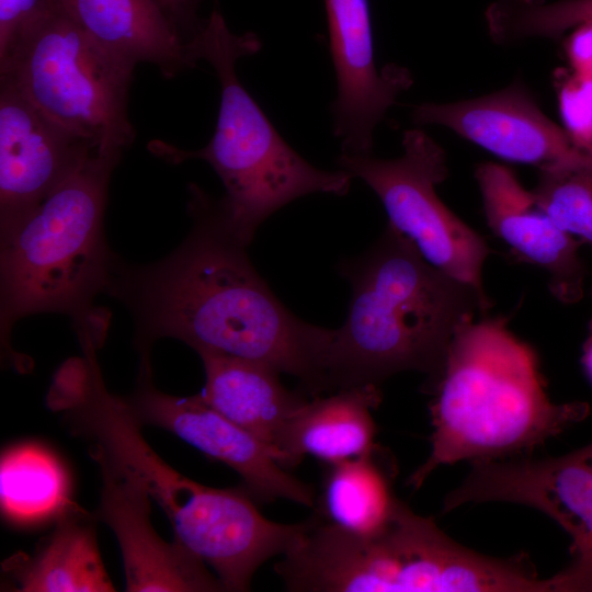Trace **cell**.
<instances>
[{
	"mask_svg": "<svg viewBox=\"0 0 592 592\" xmlns=\"http://www.w3.org/2000/svg\"><path fill=\"white\" fill-rule=\"evenodd\" d=\"M193 220L185 239L147 264L115 257L105 294L121 301L135 325L141 356L172 338L197 353L215 352L264 363L326 391L325 360L332 329L294 315L249 259L250 246L217 198L191 185Z\"/></svg>",
	"mask_w": 592,
	"mask_h": 592,
	"instance_id": "6da1fadb",
	"label": "cell"
},
{
	"mask_svg": "<svg viewBox=\"0 0 592 592\" xmlns=\"http://www.w3.org/2000/svg\"><path fill=\"white\" fill-rule=\"evenodd\" d=\"M351 284L346 318L332 329L326 391L375 385L405 371L439 380L457 330L491 304L473 286L429 263L403 235L385 228L362 255L340 263Z\"/></svg>",
	"mask_w": 592,
	"mask_h": 592,
	"instance_id": "7a4b0ae2",
	"label": "cell"
},
{
	"mask_svg": "<svg viewBox=\"0 0 592 592\" xmlns=\"http://www.w3.org/2000/svg\"><path fill=\"white\" fill-rule=\"evenodd\" d=\"M429 394L431 451L407 480L414 490L442 465L527 457L590 413L588 402L549 399L535 350L503 317L457 330Z\"/></svg>",
	"mask_w": 592,
	"mask_h": 592,
	"instance_id": "3957f363",
	"label": "cell"
},
{
	"mask_svg": "<svg viewBox=\"0 0 592 592\" xmlns=\"http://www.w3.org/2000/svg\"><path fill=\"white\" fill-rule=\"evenodd\" d=\"M123 152L95 150L15 228L0 237V337L35 314L69 316L99 349L109 315L94 307L116 257L106 242L110 179Z\"/></svg>",
	"mask_w": 592,
	"mask_h": 592,
	"instance_id": "277c9868",
	"label": "cell"
},
{
	"mask_svg": "<svg viewBox=\"0 0 592 592\" xmlns=\"http://www.w3.org/2000/svg\"><path fill=\"white\" fill-rule=\"evenodd\" d=\"M274 570L296 592H550L525 554L493 558L468 549L400 499L371 533L311 516L301 542Z\"/></svg>",
	"mask_w": 592,
	"mask_h": 592,
	"instance_id": "5b68a950",
	"label": "cell"
},
{
	"mask_svg": "<svg viewBox=\"0 0 592 592\" xmlns=\"http://www.w3.org/2000/svg\"><path fill=\"white\" fill-rule=\"evenodd\" d=\"M260 48L254 34H234L221 14L213 11L189 42V49L195 64L205 60L214 68L220 83L214 135L195 151L152 145L157 155L171 162L202 159L213 167L225 187L218 203L248 243L261 224L283 206L312 193L344 195L352 181L342 169L322 170L305 160L240 83L237 60Z\"/></svg>",
	"mask_w": 592,
	"mask_h": 592,
	"instance_id": "8992f818",
	"label": "cell"
},
{
	"mask_svg": "<svg viewBox=\"0 0 592 592\" xmlns=\"http://www.w3.org/2000/svg\"><path fill=\"white\" fill-rule=\"evenodd\" d=\"M135 67L53 0L0 59V76L66 129L101 150L124 152L135 138L127 112Z\"/></svg>",
	"mask_w": 592,
	"mask_h": 592,
	"instance_id": "52a82bcc",
	"label": "cell"
},
{
	"mask_svg": "<svg viewBox=\"0 0 592 592\" xmlns=\"http://www.w3.org/2000/svg\"><path fill=\"white\" fill-rule=\"evenodd\" d=\"M402 148L403 153L395 159L341 153L338 166L375 192L388 225L407 237L429 263L488 297L482 270L490 249L435 191L448 175L445 151L420 129L405 132Z\"/></svg>",
	"mask_w": 592,
	"mask_h": 592,
	"instance_id": "ba28073f",
	"label": "cell"
},
{
	"mask_svg": "<svg viewBox=\"0 0 592 592\" xmlns=\"http://www.w3.org/2000/svg\"><path fill=\"white\" fill-rule=\"evenodd\" d=\"M493 501L538 510L571 538V560L549 578L551 592H592V442L557 457L471 462L443 513Z\"/></svg>",
	"mask_w": 592,
	"mask_h": 592,
	"instance_id": "9c48e42d",
	"label": "cell"
},
{
	"mask_svg": "<svg viewBox=\"0 0 592 592\" xmlns=\"http://www.w3.org/2000/svg\"><path fill=\"white\" fill-rule=\"evenodd\" d=\"M140 424L175 434L234 469L257 501L289 500L314 506L311 487L289 475L254 435L225 418L202 397H177L157 389L149 357H143L136 391L127 399Z\"/></svg>",
	"mask_w": 592,
	"mask_h": 592,
	"instance_id": "30bf717a",
	"label": "cell"
},
{
	"mask_svg": "<svg viewBox=\"0 0 592 592\" xmlns=\"http://www.w3.org/2000/svg\"><path fill=\"white\" fill-rule=\"evenodd\" d=\"M95 150L101 149L47 117L0 76V237Z\"/></svg>",
	"mask_w": 592,
	"mask_h": 592,
	"instance_id": "8fae6325",
	"label": "cell"
},
{
	"mask_svg": "<svg viewBox=\"0 0 592 592\" xmlns=\"http://www.w3.org/2000/svg\"><path fill=\"white\" fill-rule=\"evenodd\" d=\"M412 118L447 127L501 159L539 171L592 169V149L576 144L550 121L521 83L471 100L422 103Z\"/></svg>",
	"mask_w": 592,
	"mask_h": 592,
	"instance_id": "7c38bea8",
	"label": "cell"
},
{
	"mask_svg": "<svg viewBox=\"0 0 592 592\" xmlns=\"http://www.w3.org/2000/svg\"><path fill=\"white\" fill-rule=\"evenodd\" d=\"M102 478L99 517L114 532L130 592H209L225 590L205 563L173 540H163L150 522L151 497L140 480L92 444Z\"/></svg>",
	"mask_w": 592,
	"mask_h": 592,
	"instance_id": "4fadbf2b",
	"label": "cell"
},
{
	"mask_svg": "<svg viewBox=\"0 0 592 592\" xmlns=\"http://www.w3.org/2000/svg\"><path fill=\"white\" fill-rule=\"evenodd\" d=\"M338 92L331 105L334 135L345 155H372L374 130L412 82L411 72L377 70L367 0H325Z\"/></svg>",
	"mask_w": 592,
	"mask_h": 592,
	"instance_id": "5bb4252c",
	"label": "cell"
},
{
	"mask_svg": "<svg viewBox=\"0 0 592 592\" xmlns=\"http://www.w3.org/2000/svg\"><path fill=\"white\" fill-rule=\"evenodd\" d=\"M488 227L516 258L545 271L550 293L563 304L583 296L580 241L561 230L508 167L486 162L475 172Z\"/></svg>",
	"mask_w": 592,
	"mask_h": 592,
	"instance_id": "9a60e30c",
	"label": "cell"
},
{
	"mask_svg": "<svg viewBox=\"0 0 592 592\" xmlns=\"http://www.w3.org/2000/svg\"><path fill=\"white\" fill-rule=\"evenodd\" d=\"M382 402L379 386L337 390L307 401L287 422L276 444L283 467L298 465L307 456L322 462L363 456L376 447L377 428L372 410Z\"/></svg>",
	"mask_w": 592,
	"mask_h": 592,
	"instance_id": "2e32d148",
	"label": "cell"
},
{
	"mask_svg": "<svg viewBox=\"0 0 592 592\" xmlns=\"http://www.w3.org/2000/svg\"><path fill=\"white\" fill-rule=\"evenodd\" d=\"M198 355L205 371L203 399L267 445L277 459L285 425L308 401L304 392L284 387L280 372L264 363L215 352Z\"/></svg>",
	"mask_w": 592,
	"mask_h": 592,
	"instance_id": "e0dca14e",
	"label": "cell"
},
{
	"mask_svg": "<svg viewBox=\"0 0 592 592\" xmlns=\"http://www.w3.org/2000/svg\"><path fill=\"white\" fill-rule=\"evenodd\" d=\"M59 1L98 42L134 65L153 64L169 78L195 65L157 0Z\"/></svg>",
	"mask_w": 592,
	"mask_h": 592,
	"instance_id": "ac0fdd59",
	"label": "cell"
},
{
	"mask_svg": "<svg viewBox=\"0 0 592 592\" xmlns=\"http://www.w3.org/2000/svg\"><path fill=\"white\" fill-rule=\"evenodd\" d=\"M3 570L22 592H110L91 517L77 506L56 521L54 532L33 555L19 554Z\"/></svg>",
	"mask_w": 592,
	"mask_h": 592,
	"instance_id": "d6986e66",
	"label": "cell"
},
{
	"mask_svg": "<svg viewBox=\"0 0 592 592\" xmlns=\"http://www.w3.org/2000/svg\"><path fill=\"white\" fill-rule=\"evenodd\" d=\"M326 465L315 515L355 533L382 527L399 501L394 491L397 470L390 452L376 445L363 456Z\"/></svg>",
	"mask_w": 592,
	"mask_h": 592,
	"instance_id": "ffe728a7",
	"label": "cell"
},
{
	"mask_svg": "<svg viewBox=\"0 0 592 592\" xmlns=\"http://www.w3.org/2000/svg\"><path fill=\"white\" fill-rule=\"evenodd\" d=\"M62 462L47 447L22 443L8 448L0 463V502L14 525L36 526L57 521L76 503Z\"/></svg>",
	"mask_w": 592,
	"mask_h": 592,
	"instance_id": "44dd1931",
	"label": "cell"
},
{
	"mask_svg": "<svg viewBox=\"0 0 592 592\" xmlns=\"http://www.w3.org/2000/svg\"><path fill=\"white\" fill-rule=\"evenodd\" d=\"M491 38L510 44L531 37L559 38L592 23V0H496L486 11Z\"/></svg>",
	"mask_w": 592,
	"mask_h": 592,
	"instance_id": "7402d4cb",
	"label": "cell"
},
{
	"mask_svg": "<svg viewBox=\"0 0 592 592\" xmlns=\"http://www.w3.org/2000/svg\"><path fill=\"white\" fill-rule=\"evenodd\" d=\"M532 192L561 230L592 247V169L540 170Z\"/></svg>",
	"mask_w": 592,
	"mask_h": 592,
	"instance_id": "603a6c76",
	"label": "cell"
},
{
	"mask_svg": "<svg viewBox=\"0 0 592 592\" xmlns=\"http://www.w3.org/2000/svg\"><path fill=\"white\" fill-rule=\"evenodd\" d=\"M556 90L563 129L576 144L592 149V77L560 69Z\"/></svg>",
	"mask_w": 592,
	"mask_h": 592,
	"instance_id": "cb8c5ba5",
	"label": "cell"
},
{
	"mask_svg": "<svg viewBox=\"0 0 592 592\" xmlns=\"http://www.w3.org/2000/svg\"><path fill=\"white\" fill-rule=\"evenodd\" d=\"M53 0H0V59L21 31Z\"/></svg>",
	"mask_w": 592,
	"mask_h": 592,
	"instance_id": "d4e9b609",
	"label": "cell"
},
{
	"mask_svg": "<svg viewBox=\"0 0 592 592\" xmlns=\"http://www.w3.org/2000/svg\"><path fill=\"white\" fill-rule=\"evenodd\" d=\"M565 53L570 70L592 77V23L572 29L565 41Z\"/></svg>",
	"mask_w": 592,
	"mask_h": 592,
	"instance_id": "484cf974",
	"label": "cell"
},
{
	"mask_svg": "<svg viewBox=\"0 0 592 592\" xmlns=\"http://www.w3.org/2000/svg\"><path fill=\"white\" fill-rule=\"evenodd\" d=\"M157 2L184 41L181 27L189 26L194 34L202 27L203 23L196 25L193 21L198 0H157Z\"/></svg>",
	"mask_w": 592,
	"mask_h": 592,
	"instance_id": "4316f807",
	"label": "cell"
},
{
	"mask_svg": "<svg viewBox=\"0 0 592 592\" xmlns=\"http://www.w3.org/2000/svg\"><path fill=\"white\" fill-rule=\"evenodd\" d=\"M588 329H589L588 337L584 341L583 349H582L581 363L583 365L587 376L592 383V319L589 323Z\"/></svg>",
	"mask_w": 592,
	"mask_h": 592,
	"instance_id": "83f0119b",
	"label": "cell"
}]
</instances>
